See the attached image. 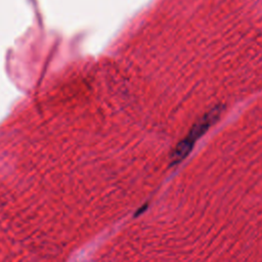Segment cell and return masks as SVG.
<instances>
[{"mask_svg":"<svg viewBox=\"0 0 262 262\" xmlns=\"http://www.w3.org/2000/svg\"><path fill=\"white\" fill-rule=\"evenodd\" d=\"M220 108L219 107H215L214 110L210 111V113H208L205 117H203L190 130V132L188 133V135L186 136L185 139H183L178 146L176 147V149L174 150V161H180L182 158H184L189 150L191 149L194 141L200 138L202 136V134H204L212 124L215 123V121L218 119L219 115H220Z\"/></svg>","mask_w":262,"mask_h":262,"instance_id":"cell-1","label":"cell"}]
</instances>
